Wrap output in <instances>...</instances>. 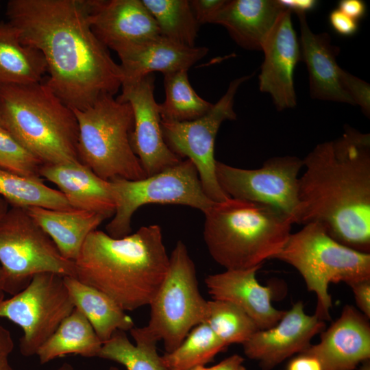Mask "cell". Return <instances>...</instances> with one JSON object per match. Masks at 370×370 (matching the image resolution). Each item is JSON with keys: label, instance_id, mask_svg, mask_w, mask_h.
<instances>
[{"label": "cell", "instance_id": "1", "mask_svg": "<svg viewBox=\"0 0 370 370\" xmlns=\"http://www.w3.org/2000/svg\"><path fill=\"white\" fill-rule=\"evenodd\" d=\"M5 14L21 42L42 53L47 84L71 109L121 88L120 65L92 32L87 0H10Z\"/></svg>", "mask_w": 370, "mask_h": 370}, {"label": "cell", "instance_id": "2", "mask_svg": "<svg viewBox=\"0 0 370 370\" xmlns=\"http://www.w3.org/2000/svg\"><path fill=\"white\" fill-rule=\"evenodd\" d=\"M296 223H317L341 244L370 251V134L345 125L303 159Z\"/></svg>", "mask_w": 370, "mask_h": 370}, {"label": "cell", "instance_id": "3", "mask_svg": "<svg viewBox=\"0 0 370 370\" xmlns=\"http://www.w3.org/2000/svg\"><path fill=\"white\" fill-rule=\"evenodd\" d=\"M74 262L75 278L126 311L150 304L166 274L169 256L156 224L120 238L94 230Z\"/></svg>", "mask_w": 370, "mask_h": 370}, {"label": "cell", "instance_id": "4", "mask_svg": "<svg viewBox=\"0 0 370 370\" xmlns=\"http://www.w3.org/2000/svg\"><path fill=\"white\" fill-rule=\"evenodd\" d=\"M204 238L214 261L225 269L262 267L282 249L291 219L272 206L230 198L204 213Z\"/></svg>", "mask_w": 370, "mask_h": 370}, {"label": "cell", "instance_id": "5", "mask_svg": "<svg viewBox=\"0 0 370 370\" xmlns=\"http://www.w3.org/2000/svg\"><path fill=\"white\" fill-rule=\"evenodd\" d=\"M0 104L3 127L42 164L79 161L75 113L46 82L0 86Z\"/></svg>", "mask_w": 370, "mask_h": 370}, {"label": "cell", "instance_id": "6", "mask_svg": "<svg viewBox=\"0 0 370 370\" xmlns=\"http://www.w3.org/2000/svg\"><path fill=\"white\" fill-rule=\"evenodd\" d=\"M78 124V160L101 178L137 180L147 177L134 153L130 105L105 94L82 110L73 109Z\"/></svg>", "mask_w": 370, "mask_h": 370}, {"label": "cell", "instance_id": "7", "mask_svg": "<svg viewBox=\"0 0 370 370\" xmlns=\"http://www.w3.org/2000/svg\"><path fill=\"white\" fill-rule=\"evenodd\" d=\"M273 259L284 262L299 271L308 291L316 295L314 315L323 321L331 320L330 283L349 285L370 279V254L341 244L317 223L305 224L301 230L291 234Z\"/></svg>", "mask_w": 370, "mask_h": 370}, {"label": "cell", "instance_id": "8", "mask_svg": "<svg viewBox=\"0 0 370 370\" xmlns=\"http://www.w3.org/2000/svg\"><path fill=\"white\" fill-rule=\"evenodd\" d=\"M207 301L201 295L195 264L178 241L169 256L166 274L150 304L146 326L130 330L133 338L162 341L166 352L177 348L203 322Z\"/></svg>", "mask_w": 370, "mask_h": 370}, {"label": "cell", "instance_id": "9", "mask_svg": "<svg viewBox=\"0 0 370 370\" xmlns=\"http://www.w3.org/2000/svg\"><path fill=\"white\" fill-rule=\"evenodd\" d=\"M0 267L4 291L11 296L39 273L75 277V262L60 254L25 208L15 206L0 218Z\"/></svg>", "mask_w": 370, "mask_h": 370}, {"label": "cell", "instance_id": "10", "mask_svg": "<svg viewBox=\"0 0 370 370\" xmlns=\"http://www.w3.org/2000/svg\"><path fill=\"white\" fill-rule=\"evenodd\" d=\"M110 182L116 210L106 228L107 234L114 238L131 234L132 215L145 204L184 205L204 214L216 203L204 193L197 170L188 159L143 179L116 178Z\"/></svg>", "mask_w": 370, "mask_h": 370}, {"label": "cell", "instance_id": "11", "mask_svg": "<svg viewBox=\"0 0 370 370\" xmlns=\"http://www.w3.org/2000/svg\"><path fill=\"white\" fill-rule=\"evenodd\" d=\"M63 278L51 273L37 274L21 291L0 301V318L23 330L19 350L23 356L36 355L75 308Z\"/></svg>", "mask_w": 370, "mask_h": 370}, {"label": "cell", "instance_id": "12", "mask_svg": "<svg viewBox=\"0 0 370 370\" xmlns=\"http://www.w3.org/2000/svg\"><path fill=\"white\" fill-rule=\"evenodd\" d=\"M252 77L245 75L233 79L226 92L203 116L185 122L161 120L164 140L169 148L180 158L190 160L197 170L206 195L214 202L230 197L220 187L216 176L214 143L221 123L234 120V97L239 86Z\"/></svg>", "mask_w": 370, "mask_h": 370}, {"label": "cell", "instance_id": "13", "mask_svg": "<svg viewBox=\"0 0 370 370\" xmlns=\"http://www.w3.org/2000/svg\"><path fill=\"white\" fill-rule=\"evenodd\" d=\"M303 160L297 156H275L256 169L234 167L217 161L216 176L230 198L268 205L296 223L299 211V173Z\"/></svg>", "mask_w": 370, "mask_h": 370}, {"label": "cell", "instance_id": "14", "mask_svg": "<svg viewBox=\"0 0 370 370\" xmlns=\"http://www.w3.org/2000/svg\"><path fill=\"white\" fill-rule=\"evenodd\" d=\"M154 75L121 86L116 98L127 102L133 111L134 126L130 134L132 149L147 175L151 176L182 160L166 144L161 127L159 104L154 98Z\"/></svg>", "mask_w": 370, "mask_h": 370}, {"label": "cell", "instance_id": "15", "mask_svg": "<svg viewBox=\"0 0 370 370\" xmlns=\"http://www.w3.org/2000/svg\"><path fill=\"white\" fill-rule=\"evenodd\" d=\"M325 328V321L314 314H306L303 302L298 301L276 325L258 330L243 343L244 353L257 361L262 370H271L286 358L307 349L312 338Z\"/></svg>", "mask_w": 370, "mask_h": 370}, {"label": "cell", "instance_id": "16", "mask_svg": "<svg viewBox=\"0 0 370 370\" xmlns=\"http://www.w3.org/2000/svg\"><path fill=\"white\" fill-rule=\"evenodd\" d=\"M291 14L286 8L266 38L261 50L264 60L259 75V88L261 92L270 95L279 111L297 105L293 73L301 60L299 43L293 27Z\"/></svg>", "mask_w": 370, "mask_h": 370}, {"label": "cell", "instance_id": "17", "mask_svg": "<svg viewBox=\"0 0 370 370\" xmlns=\"http://www.w3.org/2000/svg\"><path fill=\"white\" fill-rule=\"evenodd\" d=\"M87 4L91 29L107 48L116 51L160 36L142 0H87Z\"/></svg>", "mask_w": 370, "mask_h": 370}, {"label": "cell", "instance_id": "18", "mask_svg": "<svg viewBox=\"0 0 370 370\" xmlns=\"http://www.w3.org/2000/svg\"><path fill=\"white\" fill-rule=\"evenodd\" d=\"M369 319L345 305L340 317L321 333L320 341L303 352L317 358L323 370H355L370 358Z\"/></svg>", "mask_w": 370, "mask_h": 370}, {"label": "cell", "instance_id": "19", "mask_svg": "<svg viewBox=\"0 0 370 370\" xmlns=\"http://www.w3.org/2000/svg\"><path fill=\"white\" fill-rule=\"evenodd\" d=\"M261 267L225 269L208 275L205 284L213 299L231 302L243 310L259 330L273 327L285 314L271 304L272 291L261 285L256 275Z\"/></svg>", "mask_w": 370, "mask_h": 370}, {"label": "cell", "instance_id": "20", "mask_svg": "<svg viewBox=\"0 0 370 370\" xmlns=\"http://www.w3.org/2000/svg\"><path fill=\"white\" fill-rule=\"evenodd\" d=\"M115 51L121 60L124 85L136 82L154 71L165 75L188 71L208 53V49L205 47L184 46L159 36Z\"/></svg>", "mask_w": 370, "mask_h": 370}, {"label": "cell", "instance_id": "21", "mask_svg": "<svg viewBox=\"0 0 370 370\" xmlns=\"http://www.w3.org/2000/svg\"><path fill=\"white\" fill-rule=\"evenodd\" d=\"M297 16L300 29V60L307 67L311 97L355 105L341 81V68L336 62L339 47L332 44L326 32L314 33L305 13H297Z\"/></svg>", "mask_w": 370, "mask_h": 370}, {"label": "cell", "instance_id": "22", "mask_svg": "<svg viewBox=\"0 0 370 370\" xmlns=\"http://www.w3.org/2000/svg\"><path fill=\"white\" fill-rule=\"evenodd\" d=\"M40 176L55 184L73 209L114 216L116 204L110 181L80 162L42 164Z\"/></svg>", "mask_w": 370, "mask_h": 370}, {"label": "cell", "instance_id": "23", "mask_svg": "<svg viewBox=\"0 0 370 370\" xmlns=\"http://www.w3.org/2000/svg\"><path fill=\"white\" fill-rule=\"evenodd\" d=\"M285 10L279 0L226 1L210 23L223 26L240 47L261 51L266 38Z\"/></svg>", "mask_w": 370, "mask_h": 370}, {"label": "cell", "instance_id": "24", "mask_svg": "<svg viewBox=\"0 0 370 370\" xmlns=\"http://www.w3.org/2000/svg\"><path fill=\"white\" fill-rule=\"evenodd\" d=\"M34 220L50 236L60 254L75 261L90 233L107 219L77 209L55 210L32 206L25 208Z\"/></svg>", "mask_w": 370, "mask_h": 370}, {"label": "cell", "instance_id": "25", "mask_svg": "<svg viewBox=\"0 0 370 370\" xmlns=\"http://www.w3.org/2000/svg\"><path fill=\"white\" fill-rule=\"evenodd\" d=\"M63 279L75 308L88 319L103 343L116 330L130 331L135 326L131 317L104 293L75 277Z\"/></svg>", "mask_w": 370, "mask_h": 370}, {"label": "cell", "instance_id": "26", "mask_svg": "<svg viewBox=\"0 0 370 370\" xmlns=\"http://www.w3.org/2000/svg\"><path fill=\"white\" fill-rule=\"evenodd\" d=\"M47 73L42 53L23 44L16 29L0 22V86L40 82Z\"/></svg>", "mask_w": 370, "mask_h": 370}, {"label": "cell", "instance_id": "27", "mask_svg": "<svg viewBox=\"0 0 370 370\" xmlns=\"http://www.w3.org/2000/svg\"><path fill=\"white\" fill-rule=\"evenodd\" d=\"M102 345L88 319L75 308L42 345L36 356L42 365L69 354L98 357Z\"/></svg>", "mask_w": 370, "mask_h": 370}, {"label": "cell", "instance_id": "28", "mask_svg": "<svg viewBox=\"0 0 370 370\" xmlns=\"http://www.w3.org/2000/svg\"><path fill=\"white\" fill-rule=\"evenodd\" d=\"M0 195L11 206H36L55 210L73 209L59 190L44 184L42 178L21 175L0 169Z\"/></svg>", "mask_w": 370, "mask_h": 370}, {"label": "cell", "instance_id": "29", "mask_svg": "<svg viewBox=\"0 0 370 370\" xmlns=\"http://www.w3.org/2000/svg\"><path fill=\"white\" fill-rule=\"evenodd\" d=\"M166 97L159 104L161 120L185 122L207 114L213 104L199 97L188 81L187 71L164 75Z\"/></svg>", "mask_w": 370, "mask_h": 370}, {"label": "cell", "instance_id": "30", "mask_svg": "<svg viewBox=\"0 0 370 370\" xmlns=\"http://www.w3.org/2000/svg\"><path fill=\"white\" fill-rule=\"evenodd\" d=\"M155 19L161 36L177 44L195 47L197 23L189 1L142 0Z\"/></svg>", "mask_w": 370, "mask_h": 370}, {"label": "cell", "instance_id": "31", "mask_svg": "<svg viewBox=\"0 0 370 370\" xmlns=\"http://www.w3.org/2000/svg\"><path fill=\"white\" fill-rule=\"evenodd\" d=\"M226 345L206 323L194 327L174 350L161 356L166 370H190L205 366Z\"/></svg>", "mask_w": 370, "mask_h": 370}, {"label": "cell", "instance_id": "32", "mask_svg": "<svg viewBox=\"0 0 370 370\" xmlns=\"http://www.w3.org/2000/svg\"><path fill=\"white\" fill-rule=\"evenodd\" d=\"M133 344L125 332L116 330L104 342L99 358L123 365L126 370H166L157 352L156 343L134 339Z\"/></svg>", "mask_w": 370, "mask_h": 370}, {"label": "cell", "instance_id": "33", "mask_svg": "<svg viewBox=\"0 0 370 370\" xmlns=\"http://www.w3.org/2000/svg\"><path fill=\"white\" fill-rule=\"evenodd\" d=\"M202 323L208 325L227 346L234 343L243 345L259 330L243 310L220 299L207 301Z\"/></svg>", "mask_w": 370, "mask_h": 370}, {"label": "cell", "instance_id": "34", "mask_svg": "<svg viewBox=\"0 0 370 370\" xmlns=\"http://www.w3.org/2000/svg\"><path fill=\"white\" fill-rule=\"evenodd\" d=\"M42 165L40 160L0 125V169L26 177L41 178Z\"/></svg>", "mask_w": 370, "mask_h": 370}, {"label": "cell", "instance_id": "35", "mask_svg": "<svg viewBox=\"0 0 370 370\" xmlns=\"http://www.w3.org/2000/svg\"><path fill=\"white\" fill-rule=\"evenodd\" d=\"M341 83L352 99L354 104L358 105L362 112L370 115V85L365 81L350 74L344 69L340 71Z\"/></svg>", "mask_w": 370, "mask_h": 370}, {"label": "cell", "instance_id": "36", "mask_svg": "<svg viewBox=\"0 0 370 370\" xmlns=\"http://www.w3.org/2000/svg\"><path fill=\"white\" fill-rule=\"evenodd\" d=\"M226 0L189 1L193 14L199 23H210L214 14L221 8Z\"/></svg>", "mask_w": 370, "mask_h": 370}, {"label": "cell", "instance_id": "37", "mask_svg": "<svg viewBox=\"0 0 370 370\" xmlns=\"http://www.w3.org/2000/svg\"><path fill=\"white\" fill-rule=\"evenodd\" d=\"M329 22L333 29L343 36H353L358 29V21L351 18L338 8L330 13Z\"/></svg>", "mask_w": 370, "mask_h": 370}, {"label": "cell", "instance_id": "38", "mask_svg": "<svg viewBox=\"0 0 370 370\" xmlns=\"http://www.w3.org/2000/svg\"><path fill=\"white\" fill-rule=\"evenodd\" d=\"M352 289L358 310L370 318V279L358 281L348 285Z\"/></svg>", "mask_w": 370, "mask_h": 370}, {"label": "cell", "instance_id": "39", "mask_svg": "<svg viewBox=\"0 0 370 370\" xmlns=\"http://www.w3.org/2000/svg\"><path fill=\"white\" fill-rule=\"evenodd\" d=\"M14 347L10 332L0 325V370H13L9 357Z\"/></svg>", "mask_w": 370, "mask_h": 370}, {"label": "cell", "instance_id": "40", "mask_svg": "<svg viewBox=\"0 0 370 370\" xmlns=\"http://www.w3.org/2000/svg\"><path fill=\"white\" fill-rule=\"evenodd\" d=\"M286 370H323L319 360L302 352L297 354L288 363Z\"/></svg>", "mask_w": 370, "mask_h": 370}, {"label": "cell", "instance_id": "41", "mask_svg": "<svg viewBox=\"0 0 370 370\" xmlns=\"http://www.w3.org/2000/svg\"><path fill=\"white\" fill-rule=\"evenodd\" d=\"M338 9L358 21L365 15L367 6L362 0H341L338 3Z\"/></svg>", "mask_w": 370, "mask_h": 370}, {"label": "cell", "instance_id": "42", "mask_svg": "<svg viewBox=\"0 0 370 370\" xmlns=\"http://www.w3.org/2000/svg\"><path fill=\"white\" fill-rule=\"evenodd\" d=\"M244 360L243 356L234 354L214 365L209 367H205V370H246Z\"/></svg>", "mask_w": 370, "mask_h": 370}, {"label": "cell", "instance_id": "43", "mask_svg": "<svg viewBox=\"0 0 370 370\" xmlns=\"http://www.w3.org/2000/svg\"><path fill=\"white\" fill-rule=\"evenodd\" d=\"M280 3L286 9L297 13H305L316 8L317 1L315 0H279Z\"/></svg>", "mask_w": 370, "mask_h": 370}, {"label": "cell", "instance_id": "44", "mask_svg": "<svg viewBox=\"0 0 370 370\" xmlns=\"http://www.w3.org/2000/svg\"><path fill=\"white\" fill-rule=\"evenodd\" d=\"M8 208V203L0 197V218L7 212Z\"/></svg>", "mask_w": 370, "mask_h": 370}, {"label": "cell", "instance_id": "45", "mask_svg": "<svg viewBox=\"0 0 370 370\" xmlns=\"http://www.w3.org/2000/svg\"><path fill=\"white\" fill-rule=\"evenodd\" d=\"M3 275L0 267V301L4 299Z\"/></svg>", "mask_w": 370, "mask_h": 370}, {"label": "cell", "instance_id": "46", "mask_svg": "<svg viewBox=\"0 0 370 370\" xmlns=\"http://www.w3.org/2000/svg\"><path fill=\"white\" fill-rule=\"evenodd\" d=\"M56 370H74V369L71 365L66 362L61 365Z\"/></svg>", "mask_w": 370, "mask_h": 370}, {"label": "cell", "instance_id": "47", "mask_svg": "<svg viewBox=\"0 0 370 370\" xmlns=\"http://www.w3.org/2000/svg\"><path fill=\"white\" fill-rule=\"evenodd\" d=\"M190 370H205V366L197 367H195V368L191 369Z\"/></svg>", "mask_w": 370, "mask_h": 370}, {"label": "cell", "instance_id": "48", "mask_svg": "<svg viewBox=\"0 0 370 370\" xmlns=\"http://www.w3.org/2000/svg\"><path fill=\"white\" fill-rule=\"evenodd\" d=\"M0 125L3 126L2 116H1V104H0Z\"/></svg>", "mask_w": 370, "mask_h": 370}, {"label": "cell", "instance_id": "49", "mask_svg": "<svg viewBox=\"0 0 370 370\" xmlns=\"http://www.w3.org/2000/svg\"><path fill=\"white\" fill-rule=\"evenodd\" d=\"M108 370H119V369L116 367H111Z\"/></svg>", "mask_w": 370, "mask_h": 370}]
</instances>
